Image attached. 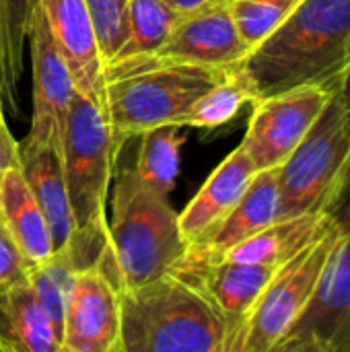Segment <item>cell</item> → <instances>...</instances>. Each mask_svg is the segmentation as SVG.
Returning a JSON list of instances; mask_svg holds the SVG:
<instances>
[{
  "label": "cell",
  "instance_id": "6da1fadb",
  "mask_svg": "<svg viewBox=\"0 0 350 352\" xmlns=\"http://www.w3.org/2000/svg\"><path fill=\"white\" fill-rule=\"evenodd\" d=\"M350 64V0H301L243 60L258 99L301 85H338Z\"/></svg>",
  "mask_w": 350,
  "mask_h": 352
},
{
  "label": "cell",
  "instance_id": "7a4b0ae2",
  "mask_svg": "<svg viewBox=\"0 0 350 352\" xmlns=\"http://www.w3.org/2000/svg\"><path fill=\"white\" fill-rule=\"evenodd\" d=\"M225 70L155 54L105 62L97 105L116 146L122 148L130 138L157 126H182L192 105L221 80Z\"/></svg>",
  "mask_w": 350,
  "mask_h": 352
},
{
  "label": "cell",
  "instance_id": "3957f363",
  "mask_svg": "<svg viewBox=\"0 0 350 352\" xmlns=\"http://www.w3.org/2000/svg\"><path fill=\"white\" fill-rule=\"evenodd\" d=\"M225 342L221 311L182 268L120 293L118 352H225Z\"/></svg>",
  "mask_w": 350,
  "mask_h": 352
},
{
  "label": "cell",
  "instance_id": "277c9868",
  "mask_svg": "<svg viewBox=\"0 0 350 352\" xmlns=\"http://www.w3.org/2000/svg\"><path fill=\"white\" fill-rule=\"evenodd\" d=\"M190 250L177 212L149 190L132 167H122L111 200L105 245L97 266L122 291H132L175 270Z\"/></svg>",
  "mask_w": 350,
  "mask_h": 352
},
{
  "label": "cell",
  "instance_id": "5b68a950",
  "mask_svg": "<svg viewBox=\"0 0 350 352\" xmlns=\"http://www.w3.org/2000/svg\"><path fill=\"white\" fill-rule=\"evenodd\" d=\"M120 148L101 107L83 93H74L62 136V173L76 223V237L62 250L78 270L97 264L107 235V194Z\"/></svg>",
  "mask_w": 350,
  "mask_h": 352
},
{
  "label": "cell",
  "instance_id": "8992f818",
  "mask_svg": "<svg viewBox=\"0 0 350 352\" xmlns=\"http://www.w3.org/2000/svg\"><path fill=\"white\" fill-rule=\"evenodd\" d=\"M350 163V109L338 87L328 105L276 167L281 219L307 212H334Z\"/></svg>",
  "mask_w": 350,
  "mask_h": 352
},
{
  "label": "cell",
  "instance_id": "52a82bcc",
  "mask_svg": "<svg viewBox=\"0 0 350 352\" xmlns=\"http://www.w3.org/2000/svg\"><path fill=\"white\" fill-rule=\"evenodd\" d=\"M340 221L330 212L316 237L274 270L248 318L237 352H274L307 307L324 266L340 237Z\"/></svg>",
  "mask_w": 350,
  "mask_h": 352
},
{
  "label": "cell",
  "instance_id": "ba28073f",
  "mask_svg": "<svg viewBox=\"0 0 350 352\" xmlns=\"http://www.w3.org/2000/svg\"><path fill=\"white\" fill-rule=\"evenodd\" d=\"M334 214L340 237L307 307L274 352H350V204Z\"/></svg>",
  "mask_w": 350,
  "mask_h": 352
},
{
  "label": "cell",
  "instance_id": "9c48e42d",
  "mask_svg": "<svg viewBox=\"0 0 350 352\" xmlns=\"http://www.w3.org/2000/svg\"><path fill=\"white\" fill-rule=\"evenodd\" d=\"M338 85H301L252 103L254 109L241 144L258 171L276 169L295 151Z\"/></svg>",
  "mask_w": 350,
  "mask_h": 352
},
{
  "label": "cell",
  "instance_id": "30bf717a",
  "mask_svg": "<svg viewBox=\"0 0 350 352\" xmlns=\"http://www.w3.org/2000/svg\"><path fill=\"white\" fill-rule=\"evenodd\" d=\"M29 41L33 66V120L25 140L47 144L60 157L76 87L39 6L33 14Z\"/></svg>",
  "mask_w": 350,
  "mask_h": 352
},
{
  "label": "cell",
  "instance_id": "8fae6325",
  "mask_svg": "<svg viewBox=\"0 0 350 352\" xmlns=\"http://www.w3.org/2000/svg\"><path fill=\"white\" fill-rule=\"evenodd\" d=\"M250 54L231 14L229 0H206L179 14L169 37L155 54L165 60L229 68Z\"/></svg>",
  "mask_w": 350,
  "mask_h": 352
},
{
  "label": "cell",
  "instance_id": "7c38bea8",
  "mask_svg": "<svg viewBox=\"0 0 350 352\" xmlns=\"http://www.w3.org/2000/svg\"><path fill=\"white\" fill-rule=\"evenodd\" d=\"M120 293L93 264L74 274L60 352H118Z\"/></svg>",
  "mask_w": 350,
  "mask_h": 352
},
{
  "label": "cell",
  "instance_id": "4fadbf2b",
  "mask_svg": "<svg viewBox=\"0 0 350 352\" xmlns=\"http://www.w3.org/2000/svg\"><path fill=\"white\" fill-rule=\"evenodd\" d=\"M177 268L190 272L208 293L227 326L225 352H237L248 318L278 266L219 260L204 264L182 262Z\"/></svg>",
  "mask_w": 350,
  "mask_h": 352
},
{
  "label": "cell",
  "instance_id": "5bb4252c",
  "mask_svg": "<svg viewBox=\"0 0 350 352\" xmlns=\"http://www.w3.org/2000/svg\"><path fill=\"white\" fill-rule=\"evenodd\" d=\"M281 219V188L276 169L258 171L241 200L204 235L190 243L184 262H217L237 243Z\"/></svg>",
  "mask_w": 350,
  "mask_h": 352
},
{
  "label": "cell",
  "instance_id": "9a60e30c",
  "mask_svg": "<svg viewBox=\"0 0 350 352\" xmlns=\"http://www.w3.org/2000/svg\"><path fill=\"white\" fill-rule=\"evenodd\" d=\"M39 8L76 91L97 103L105 62L87 0H39Z\"/></svg>",
  "mask_w": 350,
  "mask_h": 352
},
{
  "label": "cell",
  "instance_id": "2e32d148",
  "mask_svg": "<svg viewBox=\"0 0 350 352\" xmlns=\"http://www.w3.org/2000/svg\"><path fill=\"white\" fill-rule=\"evenodd\" d=\"M19 161L25 182L50 227L54 254L70 248L76 237V223L58 153L47 144L21 140Z\"/></svg>",
  "mask_w": 350,
  "mask_h": 352
},
{
  "label": "cell",
  "instance_id": "e0dca14e",
  "mask_svg": "<svg viewBox=\"0 0 350 352\" xmlns=\"http://www.w3.org/2000/svg\"><path fill=\"white\" fill-rule=\"evenodd\" d=\"M256 173L258 169L243 144L231 151L190 200L184 212L177 214L184 237L192 243L212 229L241 200Z\"/></svg>",
  "mask_w": 350,
  "mask_h": 352
},
{
  "label": "cell",
  "instance_id": "ac0fdd59",
  "mask_svg": "<svg viewBox=\"0 0 350 352\" xmlns=\"http://www.w3.org/2000/svg\"><path fill=\"white\" fill-rule=\"evenodd\" d=\"M60 352L29 274L0 287V352Z\"/></svg>",
  "mask_w": 350,
  "mask_h": 352
},
{
  "label": "cell",
  "instance_id": "d6986e66",
  "mask_svg": "<svg viewBox=\"0 0 350 352\" xmlns=\"http://www.w3.org/2000/svg\"><path fill=\"white\" fill-rule=\"evenodd\" d=\"M0 219L29 268L39 266L54 256L50 227L25 182L21 165L8 169L0 179Z\"/></svg>",
  "mask_w": 350,
  "mask_h": 352
},
{
  "label": "cell",
  "instance_id": "ffe728a7",
  "mask_svg": "<svg viewBox=\"0 0 350 352\" xmlns=\"http://www.w3.org/2000/svg\"><path fill=\"white\" fill-rule=\"evenodd\" d=\"M330 212H307L289 219H278L256 235L231 248L219 260L281 266L301 252L326 223ZM217 260V262H219ZM204 264V262H202Z\"/></svg>",
  "mask_w": 350,
  "mask_h": 352
},
{
  "label": "cell",
  "instance_id": "44dd1931",
  "mask_svg": "<svg viewBox=\"0 0 350 352\" xmlns=\"http://www.w3.org/2000/svg\"><path fill=\"white\" fill-rule=\"evenodd\" d=\"M37 6L39 0H0V101L10 111H17V87Z\"/></svg>",
  "mask_w": 350,
  "mask_h": 352
},
{
  "label": "cell",
  "instance_id": "7402d4cb",
  "mask_svg": "<svg viewBox=\"0 0 350 352\" xmlns=\"http://www.w3.org/2000/svg\"><path fill=\"white\" fill-rule=\"evenodd\" d=\"M258 99L256 87L243 66V62L233 64L225 70L221 80L208 89L186 113L182 126L198 130H215L229 124L243 105H252Z\"/></svg>",
  "mask_w": 350,
  "mask_h": 352
},
{
  "label": "cell",
  "instance_id": "603a6c76",
  "mask_svg": "<svg viewBox=\"0 0 350 352\" xmlns=\"http://www.w3.org/2000/svg\"><path fill=\"white\" fill-rule=\"evenodd\" d=\"M184 126L167 124L142 132L138 138V153L134 171L140 182L159 196L169 198L179 175V151L186 142Z\"/></svg>",
  "mask_w": 350,
  "mask_h": 352
},
{
  "label": "cell",
  "instance_id": "cb8c5ba5",
  "mask_svg": "<svg viewBox=\"0 0 350 352\" xmlns=\"http://www.w3.org/2000/svg\"><path fill=\"white\" fill-rule=\"evenodd\" d=\"M179 14L165 0H126L122 43L111 60L157 54Z\"/></svg>",
  "mask_w": 350,
  "mask_h": 352
},
{
  "label": "cell",
  "instance_id": "d4e9b609",
  "mask_svg": "<svg viewBox=\"0 0 350 352\" xmlns=\"http://www.w3.org/2000/svg\"><path fill=\"white\" fill-rule=\"evenodd\" d=\"M301 0H233L231 14L248 47L264 41Z\"/></svg>",
  "mask_w": 350,
  "mask_h": 352
},
{
  "label": "cell",
  "instance_id": "484cf974",
  "mask_svg": "<svg viewBox=\"0 0 350 352\" xmlns=\"http://www.w3.org/2000/svg\"><path fill=\"white\" fill-rule=\"evenodd\" d=\"M126 0H87L99 37L103 62H109L122 43Z\"/></svg>",
  "mask_w": 350,
  "mask_h": 352
},
{
  "label": "cell",
  "instance_id": "4316f807",
  "mask_svg": "<svg viewBox=\"0 0 350 352\" xmlns=\"http://www.w3.org/2000/svg\"><path fill=\"white\" fill-rule=\"evenodd\" d=\"M29 274V264L0 219V287Z\"/></svg>",
  "mask_w": 350,
  "mask_h": 352
},
{
  "label": "cell",
  "instance_id": "83f0119b",
  "mask_svg": "<svg viewBox=\"0 0 350 352\" xmlns=\"http://www.w3.org/2000/svg\"><path fill=\"white\" fill-rule=\"evenodd\" d=\"M19 142L12 138L6 122H4V111L0 105V179L4 177V173L12 167H19Z\"/></svg>",
  "mask_w": 350,
  "mask_h": 352
},
{
  "label": "cell",
  "instance_id": "f1b7e54d",
  "mask_svg": "<svg viewBox=\"0 0 350 352\" xmlns=\"http://www.w3.org/2000/svg\"><path fill=\"white\" fill-rule=\"evenodd\" d=\"M338 91H340V95H342L344 103L349 105V109H350V64H349V68L344 70L342 78H340ZM347 204H350V163H349V169H347V177H344V186H342L340 198H338V202H336V206H334V212H336L338 208L347 206ZM334 212H332V214H334Z\"/></svg>",
  "mask_w": 350,
  "mask_h": 352
},
{
  "label": "cell",
  "instance_id": "f546056e",
  "mask_svg": "<svg viewBox=\"0 0 350 352\" xmlns=\"http://www.w3.org/2000/svg\"><path fill=\"white\" fill-rule=\"evenodd\" d=\"M169 6H173L175 10H179V12H186V10H192V8H196V6H200L202 2H206V0H165Z\"/></svg>",
  "mask_w": 350,
  "mask_h": 352
},
{
  "label": "cell",
  "instance_id": "4dcf8cb0",
  "mask_svg": "<svg viewBox=\"0 0 350 352\" xmlns=\"http://www.w3.org/2000/svg\"><path fill=\"white\" fill-rule=\"evenodd\" d=\"M229 2H233V0H229Z\"/></svg>",
  "mask_w": 350,
  "mask_h": 352
},
{
  "label": "cell",
  "instance_id": "1f68e13d",
  "mask_svg": "<svg viewBox=\"0 0 350 352\" xmlns=\"http://www.w3.org/2000/svg\"><path fill=\"white\" fill-rule=\"evenodd\" d=\"M0 105H2V101H0Z\"/></svg>",
  "mask_w": 350,
  "mask_h": 352
}]
</instances>
